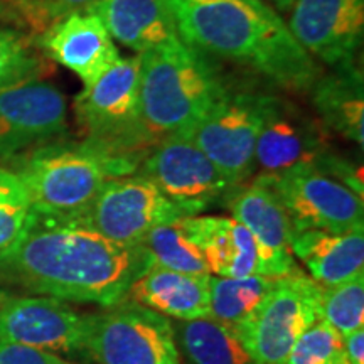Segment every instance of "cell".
<instances>
[{
	"label": "cell",
	"instance_id": "22",
	"mask_svg": "<svg viewBox=\"0 0 364 364\" xmlns=\"http://www.w3.org/2000/svg\"><path fill=\"white\" fill-rule=\"evenodd\" d=\"M312 107L317 117L334 134L364 144V80L356 63L322 73L311 88Z\"/></svg>",
	"mask_w": 364,
	"mask_h": 364
},
{
	"label": "cell",
	"instance_id": "24",
	"mask_svg": "<svg viewBox=\"0 0 364 364\" xmlns=\"http://www.w3.org/2000/svg\"><path fill=\"white\" fill-rule=\"evenodd\" d=\"M275 280L260 275L241 277V279L211 275L209 277V318L236 331L270 292Z\"/></svg>",
	"mask_w": 364,
	"mask_h": 364
},
{
	"label": "cell",
	"instance_id": "26",
	"mask_svg": "<svg viewBox=\"0 0 364 364\" xmlns=\"http://www.w3.org/2000/svg\"><path fill=\"white\" fill-rule=\"evenodd\" d=\"M321 318L341 336L364 327V275L322 289Z\"/></svg>",
	"mask_w": 364,
	"mask_h": 364
},
{
	"label": "cell",
	"instance_id": "21",
	"mask_svg": "<svg viewBox=\"0 0 364 364\" xmlns=\"http://www.w3.org/2000/svg\"><path fill=\"white\" fill-rule=\"evenodd\" d=\"M292 253L322 289L364 275V230L348 233L294 231Z\"/></svg>",
	"mask_w": 364,
	"mask_h": 364
},
{
	"label": "cell",
	"instance_id": "14",
	"mask_svg": "<svg viewBox=\"0 0 364 364\" xmlns=\"http://www.w3.org/2000/svg\"><path fill=\"white\" fill-rule=\"evenodd\" d=\"M65 95L44 81L0 91V162H12L65 134Z\"/></svg>",
	"mask_w": 364,
	"mask_h": 364
},
{
	"label": "cell",
	"instance_id": "32",
	"mask_svg": "<svg viewBox=\"0 0 364 364\" xmlns=\"http://www.w3.org/2000/svg\"><path fill=\"white\" fill-rule=\"evenodd\" d=\"M348 364H364V327L343 336Z\"/></svg>",
	"mask_w": 364,
	"mask_h": 364
},
{
	"label": "cell",
	"instance_id": "35",
	"mask_svg": "<svg viewBox=\"0 0 364 364\" xmlns=\"http://www.w3.org/2000/svg\"><path fill=\"white\" fill-rule=\"evenodd\" d=\"M68 364H73V363H70V361H68Z\"/></svg>",
	"mask_w": 364,
	"mask_h": 364
},
{
	"label": "cell",
	"instance_id": "29",
	"mask_svg": "<svg viewBox=\"0 0 364 364\" xmlns=\"http://www.w3.org/2000/svg\"><path fill=\"white\" fill-rule=\"evenodd\" d=\"M284 364H348L343 336L318 318L295 341Z\"/></svg>",
	"mask_w": 364,
	"mask_h": 364
},
{
	"label": "cell",
	"instance_id": "30",
	"mask_svg": "<svg viewBox=\"0 0 364 364\" xmlns=\"http://www.w3.org/2000/svg\"><path fill=\"white\" fill-rule=\"evenodd\" d=\"M0 364H68L56 354L0 339Z\"/></svg>",
	"mask_w": 364,
	"mask_h": 364
},
{
	"label": "cell",
	"instance_id": "3",
	"mask_svg": "<svg viewBox=\"0 0 364 364\" xmlns=\"http://www.w3.org/2000/svg\"><path fill=\"white\" fill-rule=\"evenodd\" d=\"M139 61L140 117L156 144L189 134L228 91L208 54L181 39L139 54Z\"/></svg>",
	"mask_w": 364,
	"mask_h": 364
},
{
	"label": "cell",
	"instance_id": "11",
	"mask_svg": "<svg viewBox=\"0 0 364 364\" xmlns=\"http://www.w3.org/2000/svg\"><path fill=\"white\" fill-rule=\"evenodd\" d=\"M73 218L105 238L136 247L157 226L188 216L149 179L132 174L105 182L97 198Z\"/></svg>",
	"mask_w": 364,
	"mask_h": 364
},
{
	"label": "cell",
	"instance_id": "18",
	"mask_svg": "<svg viewBox=\"0 0 364 364\" xmlns=\"http://www.w3.org/2000/svg\"><path fill=\"white\" fill-rule=\"evenodd\" d=\"M182 225L203 253L211 275L226 279L260 275L257 243L247 228L233 218L188 216L182 218Z\"/></svg>",
	"mask_w": 364,
	"mask_h": 364
},
{
	"label": "cell",
	"instance_id": "10",
	"mask_svg": "<svg viewBox=\"0 0 364 364\" xmlns=\"http://www.w3.org/2000/svg\"><path fill=\"white\" fill-rule=\"evenodd\" d=\"M135 174L152 182L186 216H199L233 189L188 132L159 140Z\"/></svg>",
	"mask_w": 364,
	"mask_h": 364
},
{
	"label": "cell",
	"instance_id": "15",
	"mask_svg": "<svg viewBox=\"0 0 364 364\" xmlns=\"http://www.w3.org/2000/svg\"><path fill=\"white\" fill-rule=\"evenodd\" d=\"M287 26L311 56L336 68L356 63L364 36V0H295Z\"/></svg>",
	"mask_w": 364,
	"mask_h": 364
},
{
	"label": "cell",
	"instance_id": "16",
	"mask_svg": "<svg viewBox=\"0 0 364 364\" xmlns=\"http://www.w3.org/2000/svg\"><path fill=\"white\" fill-rule=\"evenodd\" d=\"M225 206L231 218L253 236L260 253V275L270 279L297 273L292 253L294 228L275 194L255 177L226 194Z\"/></svg>",
	"mask_w": 364,
	"mask_h": 364
},
{
	"label": "cell",
	"instance_id": "7",
	"mask_svg": "<svg viewBox=\"0 0 364 364\" xmlns=\"http://www.w3.org/2000/svg\"><path fill=\"white\" fill-rule=\"evenodd\" d=\"M275 194L294 231L348 233L364 230L363 194L341 177L317 167L257 176Z\"/></svg>",
	"mask_w": 364,
	"mask_h": 364
},
{
	"label": "cell",
	"instance_id": "1",
	"mask_svg": "<svg viewBox=\"0 0 364 364\" xmlns=\"http://www.w3.org/2000/svg\"><path fill=\"white\" fill-rule=\"evenodd\" d=\"M150 267L142 248L105 238L73 216L38 215L0 257V273L36 295L112 307Z\"/></svg>",
	"mask_w": 364,
	"mask_h": 364
},
{
	"label": "cell",
	"instance_id": "19",
	"mask_svg": "<svg viewBox=\"0 0 364 364\" xmlns=\"http://www.w3.org/2000/svg\"><path fill=\"white\" fill-rule=\"evenodd\" d=\"M112 39L142 54L181 39L169 0H98L88 11Z\"/></svg>",
	"mask_w": 364,
	"mask_h": 364
},
{
	"label": "cell",
	"instance_id": "33",
	"mask_svg": "<svg viewBox=\"0 0 364 364\" xmlns=\"http://www.w3.org/2000/svg\"><path fill=\"white\" fill-rule=\"evenodd\" d=\"M270 2L275 6V9H279L280 12H289L295 0H270Z\"/></svg>",
	"mask_w": 364,
	"mask_h": 364
},
{
	"label": "cell",
	"instance_id": "9",
	"mask_svg": "<svg viewBox=\"0 0 364 364\" xmlns=\"http://www.w3.org/2000/svg\"><path fill=\"white\" fill-rule=\"evenodd\" d=\"M275 102V95L226 91L189 132L233 188L253 176L258 136Z\"/></svg>",
	"mask_w": 364,
	"mask_h": 364
},
{
	"label": "cell",
	"instance_id": "12",
	"mask_svg": "<svg viewBox=\"0 0 364 364\" xmlns=\"http://www.w3.org/2000/svg\"><path fill=\"white\" fill-rule=\"evenodd\" d=\"M331 134L317 115L277 97L258 136L255 171L258 176H275L300 167L322 169L336 156Z\"/></svg>",
	"mask_w": 364,
	"mask_h": 364
},
{
	"label": "cell",
	"instance_id": "2",
	"mask_svg": "<svg viewBox=\"0 0 364 364\" xmlns=\"http://www.w3.org/2000/svg\"><path fill=\"white\" fill-rule=\"evenodd\" d=\"M181 41L204 54L248 66L287 91H311L317 61L262 0H169Z\"/></svg>",
	"mask_w": 364,
	"mask_h": 364
},
{
	"label": "cell",
	"instance_id": "25",
	"mask_svg": "<svg viewBox=\"0 0 364 364\" xmlns=\"http://www.w3.org/2000/svg\"><path fill=\"white\" fill-rule=\"evenodd\" d=\"M139 247L147 255L150 265L182 273H209L203 253L189 238L182 220L157 226Z\"/></svg>",
	"mask_w": 364,
	"mask_h": 364
},
{
	"label": "cell",
	"instance_id": "13",
	"mask_svg": "<svg viewBox=\"0 0 364 364\" xmlns=\"http://www.w3.org/2000/svg\"><path fill=\"white\" fill-rule=\"evenodd\" d=\"M90 314L54 297L0 299V339L51 354L85 351Z\"/></svg>",
	"mask_w": 364,
	"mask_h": 364
},
{
	"label": "cell",
	"instance_id": "28",
	"mask_svg": "<svg viewBox=\"0 0 364 364\" xmlns=\"http://www.w3.org/2000/svg\"><path fill=\"white\" fill-rule=\"evenodd\" d=\"M33 216V208L19 177L0 166V257L21 238Z\"/></svg>",
	"mask_w": 364,
	"mask_h": 364
},
{
	"label": "cell",
	"instance_id": "4",
	"mask_svg": "<svg viewBox=\"0 0 364 364\" xmlns=\"http://www.w3.org/2000/svg\"><path fill=\"white\" fill-rule=\"evenodd\" d=\"M11 171L24 186L38 215L76 216L97 198L107 181L135 174L139 166L98 145L56 139L12 161Z\"/></svg>",
	"mask_w": 364,
	"mask_h": 364
},
{
	"label": "cell",
	"instance_id": "23",
	"mask_svg": "<svg viewBox=\"0 0 364 364\" xmlns=\"http://www.w3.org/2000/svg\"><path fill=\"white\" fill-rule=\"evenodd\" d=\"M174 338L184 364H257L235 329L213 318L176 321Z\"/></svg>",
	"mask_w": 364,
	"mask_h": 364
},
{
	"label": "cell",
	"instance_id": "31",
	"mask_svg": "<svg viewBox=\"0 0 364 364\" xmlns=\"http://www.w3.org/2000/svg\"><path fill=\"white\" fill-rule=\"evenodd\" d=\"M95 2H98V0H53L44 12V17H43L44 29L51 26L53 22L70 16V14L86 12Z\"/></svg>",
	"mask_w": 364,
	"mask_h": 364
},
{
	"label": "cell",
	"instance_id": "34",
	"mask_svg": "<svg viewBox=\"0 0 364 364\" xmlns=\"http://www.w3.org/2000/svg\"><path fill=\"white\" fill-rule=\"evenodd\" d=\"M2 297H4V295H2V294H0V299H2Z\"/></svg>",
	"mask_w": 364,
	"mask_h": 364
},
{
	"label": "cell",
	"instance_id": "20",
	"mask_svg": "<svg viewBox=\"0 0 364 364\" xmlns=\"http://www.w3.org/2000/svg\"><path fill=\"white\" fill-rule=\"evenodd\" d=\"M209 273H182L150 265L132 284L125 300L174 321L209 317Z\"/></svg>",
	"mask_w": 364,
	"mask_h": 364
},
{
	"label": "cell",
	"instance_id": "27",
	"mask_svg": "<svg viewBox=\"0 0 364 364\" xmlns=\"http://www.w3.org/2000/svg\"><path fill=\"white\" fill-rule=\"evenodd\" d=\"M43 59L24 36L0 27V91L14 88L44 75Z\"/></svg>",
	"mask_w": 364,
	"mask_h": 364
},
{
	"label": "cell",
	"instance_id": "5",
	"mask_svg": "<svg viewBox=\"0 0 364 364\" xmlns=\"http://www.w3.org/2000/svg\"><path fill=\"white\" fill-rule=\"evenodd\" d=\"M139 78V56L120 58L75 98L76 122L85 140L136 166L156 145L140 117Z\"/></svg>",
	"mask_w": 364,
	"mask_h": 364
},
{
	"label": "cell",
	"instance_id": "6",
	"mask_svg": "<svg viewBox=\"0 0 364 364\" xmlns=\"http://www.w3.org/2000/svg\"><path fill=\"white\" fill-rule=\"evenodd\" d=\"M321 292L302 272L280 277L236 329L257 364H284L300 336L321 318Z\"/></svg>",
	"mask_w": 364,
	"mask_h": 364
},
{
	"label": "cell",
	"instance_id": "17",
	"mask_svg": "<svg viewBox=\"0 0 364 364\" xmlns=\"http://www.w3.org/2000/svg\"><path fill=\"white\" fill-rule=\"evenodd\" d=\"M39 46L46 56L93 85L120 59L118 48L95 14L75 12L46 27Z\"/></svg>",
	"mask_w": 364,
	"mask_h": 364
},
{
	"label": "cell",
	"instance_id": "8",
	"mask_svg": "<svg viewBox=\"0 0 364 364\" xmlns=\"http://www.w3.org/2000/svg\"><path fill=\"white\" fill-rule=\"evenodd\" d=\"M85 353L98 364H182L171 318L130 300L90 314Z\"/></svg>",
	"mask_w": 364,
	"mask_h": 364
}]
</instances>
